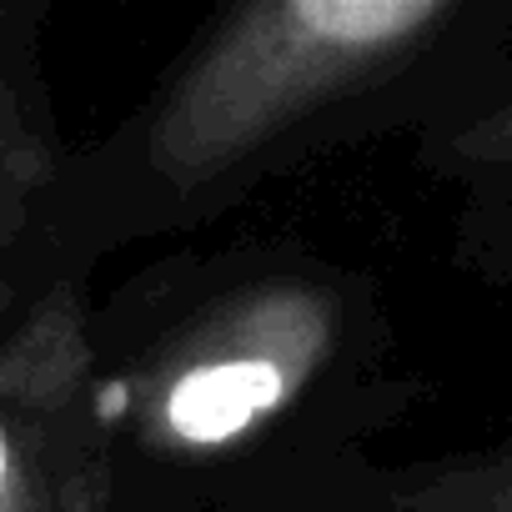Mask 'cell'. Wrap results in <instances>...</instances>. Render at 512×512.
I'll return each instance as SVG.
<instances>
[{
  "instance_id": "6da1fadb",
  "label": "cell",
  "mask_w": 512,
  "mask_h": 512,
  "mask_svg": "<svg viewBox=\"0 0 512 512\" xmlns=\"http://www.w3.org/2000/svg\"><path fill=\"white\" fill-rule=\"evenodd\" d=\"M457 16V0H262L236 11L166 96L151 161L201 186L297 116L352 91Z\"/></svg>"
},
{
  "instance_id": "7a4b0ae2",
  "label": "cell",
  "mask_w": 512,
  "mask_h": 512,
  "mask_svg": "<svg viewBox=\"0 0 512 512\" xmlns=\"http://www.w3.org/2000/svg\"><path fill=\"white\" fill-rule=\"evenodd\" d=\"M337 312L307 282L226 297L186 327L146 382V437L166 452H226L277 422L327 367Z\"/></svg>"
},
{
  "instance_id": "3957f363",
  "label": "cell",
  "mask_w": 512,
  "mask_h": 512,
  "mask_svg": "<svg viewBox=\"0 0 512 512\" xmlns=\"http://www.w3.org/2000/svg\"><path fill=\"white\" fill-rule=\"evenodd\" d=\"M422 512H512V452L417 492Z\"/></svg>"
},
{
  "instance_id": "277c9868",
  "label": "cell",
  "mask_w": 512,
  "mask_h": 512,
  "mask_svg": "<svg viewBox=\"0 0 512 512\" xmlns=\"http://www.w3.org/2000/svg\"><path fill=\"white\" fill-rule=\"evenodd\" d=\"M0 512H36V482H31V457L0 412Z\"/></svg>"
},
{
  "instance_id": "5b68a950",
  "label": "cell",
  "mask_w": 512,
  "mask_h": 512,
  "mask_svg": "<svg viewBox=\"0 0 512 512\" xmlns=\"http://www.w3.org/2000/svg\"><path fill=\"white\" fill-rule=\"evenodd\" d=\"M462 156H477V161H512V101L497 106L492 116H482L462 141H457Z\"/></svg>"
}]
</instances>
